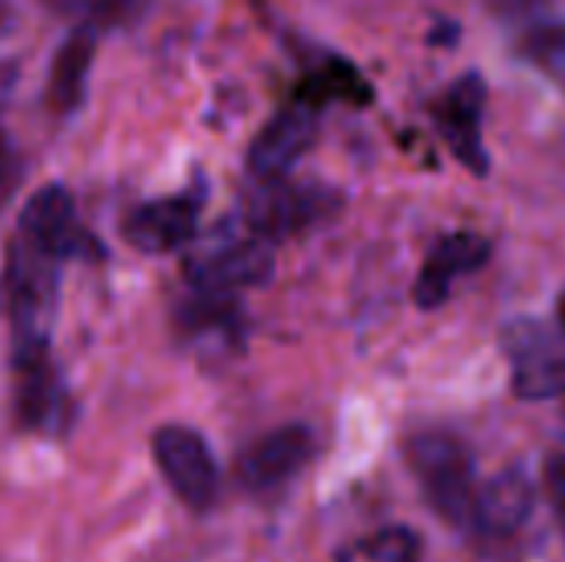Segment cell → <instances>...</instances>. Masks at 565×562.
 Masks as SVG:
<instances>
[{
    "mask_svg": "<svg viewBox=\"0 0 565 562\" xmlns=\"http://www.w3.org/2000/svg\"><path fill=\"white\" fill-rule=\"evenodd\" d=\"M60 298V258L13 238L7 258V301L13 328V361L50 358V335Z\"/></svg>",
    "mask_w": 565,
    "mask_h": 562,
    "instance_id": "1",
    "label": "cell"
},
{
    "mask_svg": "<svg viewBox=\"0 0 565 562\" xmlns=\"http://www.w3.org/2000/svg\"><path fill=\"white\" fill-rule=\"evenodd\" d=\"M407 464L440 520L450 527L473 523L477 513V474L470 450L444 431H424L407 441Z\"/></svg>",
    "mask_w": 565,
    "mask_h": 562,
    "instance_id": "2",
    "label": "cell"
},
{
    "mask_svg": "<svg viewBox=\"0 0 565 562\" xmlns=\"http://www.w3.org/2000/svg\"><path fill=\"white\" fill-rule=\"evenodd\" d=\"M152 457L169 480L172 494L192 507V510H209L218 497V467L212 460L209 444L202 434L182 424H166L152 437Z\"/></svg>",
    "mask_w": 565,
    "mask_h": 562,
    "instance_id": "3",
    "label": "cell"
},
{
    "mask_svg": "<svg viewBox=\"0 0 565 562\" xmlns=\"http://www.w3.org/2000/svg\"><path fill=\"white\" fill-rule=\"evenodd\" d=\"M338 209H341V195L328 185L271 182L252 199L248 225H252L255 238L275 242V238L298 235V232L331 219Z\"/></svg>",
    "mask_w": 565,
    "mask_h": 562,
    "instance_id": "4",
    "label": "cell"
},
{
    "mask_svg": "<svg viewBox=\"0 0 565 562\" xmlns=\"http://www.w3.org/2000/svg\"><path fill=\"white\" fill-rule=\"evenodd\" d=\"M17 238L36 245L40 252L53 255V258H76V255H99L93 235H86L76 222V205L73 195L50 182L43 189H36L17 222Z\"/></svg>",
    "mask_w": 565,
    "mask_h": 562,
    "instance_id": "5",
    "label": "cell"
},
{
    "mask_svg": "<svg viewBox=\"0 0 565 562\" xmlns=\"http://www.w3.org/2000/svg\"><path fill=\"white\" fill-rule=\"evenodd\" d=\"M318 139V109L295 103L281 113H275L262 132L248 146V172L271 185L285 182V176L295 169V162L315 146Z\"/></svg>",
    "mask_w": 565,
    "mask_h": 562,
    "instance_id": "6",
    "label": "cell"
},
{
    "mask_svg": "<svg viewBox=\"0 0 565 562\" xmlns=\"http://www.w3.org/2000/svg\"><path fill=\"white\" fill-rule=\"evenodd\" d=\"M483 109H487V83L477 70L454 79L437 106V126H440L450 152L473 176L490 172V156L483 146Z\"/></svg>",
    "mask_w": 565,
    "mask_h": 562,
    "instance_id": "7",
    "label": "cell"
},
{
    "mask_svg": "<svg viewBox=\"0 0 565 562\" xmlns=\"http://www.w3.org/2000/svg\"><path fill=\"white\" fill-rule=\"evenodd\" d=\"M311 457H315V434L305 424H288L258 437L238 457V480L245 490L265 494L288 484L298 470L308 467Z\"/></svg>",
    "mask_w": 565,
    "mask_h": 562,
    "instance_id": "8",
    "label": "cell"
},
{
    "mask_svg": "<svg viewBox=\"0 0 565 562\" xmlns=\"http://www.w3.org/2000/svg\"><path fill=\"white\" fill-rule=\"evenodd\" d=\"M271 272H275L271 245L252 235V238L228 242L195 258L189 265V282L195 285V291H205V295H232L238 288L268 282Z\"/></svg>",
    "mask_w": 565,
    "mask_h": 562,
    "instance_id": "9",
    "label": "cell"
},
{
    "mask_svg": "<svg viewBox=\"0 0 565 562\" xmlns=\"http://www.w3.org/2000/svg\"><path fill=\"white\" fill-rule=\"evenodd\" d=\"M199 195H166L152 199L129 212L122 222V235L132 248L146 255H166L182 248L199 229Z\"/></svg>",
    "mask_w": 565,
    "mask_h": 562,
    "instance_id": "10",
    "label": "cell"
},
{
    "mask_svg": "<svg viewBox=\"0 0 565 562\" xmlns=\"http://www.w3.org/2000/svg\"><path fill=\"white\" fill-rule=\"evenodd\" d=\"M490 258V242L477 232H454V235H444L420 275H417V285H414V298L420 308H437L450 298L454 291V282L463 278V275H473L483 262Z\"/></svg>",
    "mask_w": 565,
    "mask_h": 562,
    "instance_id": "11",
    "label": "cell"
},
{
    "mask_svg": "<svg viewBox=\"0 0 565 562\" xmlns=\"http://www.w3.org/2000/svg\"><path fill=\"white\" fill-rule=\"evenodd\" d=\"M536 510V484L523 464H510L487 480L477 494L473 523L490 537H513L520 533Z\"/></svg>",
    "mask_w": 565,
    "mask_h": 562,
    "instance_id": "12",
    "label": "cell"
},
{
    "mask_svg": "<svg viewBox=\"0 0 565 562\" xmlns=\"http://www.w3.org/2000/svg\"><path fill=\"white\" fill-rule=\"evenodd\" d=\"M93 60H96V26L83 23V26L70 30V36L56 46V53L50 60L46 103L53 113L70 116L83 106Z\"/></svg>",
    "mask_w": 565,
    "mask_h": 562,
    "instance_id": "13",
    "label": "cell"
},
{
    "mask_svg": "<svg viewBox=\"0 0 565 562\" xmlns=\"http://www.w3.org/2000/svg\"><path fill=\"white\" fill-rule=\"evenodd\" d=\"M17 368V411L26 431H50L66 411V391L50 358L13 361Z\"/></svg>",
    "mask_w": 565,
    "mask_h": 562,
    "instance_id": "14",
    "label": "cell"
},
{
    "mask_svg": "<svg viewBox=\"0 0 565 562\" xmlns=\"http://www.w3.org/2000/svg\"><path fill=\"white\" fill-rule=\"evenodd\" d=\"M513 391L526 401H550L565 394V354L559 351V344L516 361Z\"/></svg>",
    "mask_w": 565,
    "mask_h": 562,
    "instance_id": "15",
    "label": "cell"
},
{
    "mask_svg": "<svg viewBox=\"0 0 565 562\" xmlns=\"http://www.w3.org/2000/svg\"><path fill=\"white\" fill-rule=\"evenodd\" d=\"M523 56L565 96V23H543L523 40Z\"/></svg>",
    "mask_w": 565,
    "mask_h": 562,
    "instance_id": "16",
    "label": "cell"
},
{
    "mask_svg": "<svg viewBox=\"0 0 565 562\" xmlns=\"http://www.w3.org/2000/svg\"><path fill=\"white\" fill-rule=\"evenodd\" d=\"M559 344V338L543 325V321H533V318H520V321H510L503 328V354L516 364L543 348H553Z\"/></svg>",
    "mask_w": 565,
    "mask_h": 562,
    "instance_id": "17",
    "label": "cell"
},
{
    "mask_svg": "<svg viewBox=\"0 0 565 562\" xmlns=\"http://www.w3.org/2000/svg\"><path fill=\"white\" fill-rule=\"evenodd\" d=\"M364 553L374 562H417L420 537L407 527H387L364 543Z\"/></svg>",
    "mask_w": 565,
    "mask_h": 562,
    "instance_id": "18",
    "label": "cell"
},
{
    "mask_svg": "<svg viewBox=\"0 0 565 562\" xmlns=\"http://www.w3.org/2000/svg\"><path fill=\"white\" fill-rule=\"evenodd\" d=\"M20 176H23L20 152H17V146H13V139L7 136V129L0 126V205L17 192Z\"/></svg>",
    "mask_w": 565,
    "mask_h": 562,
    "instance_id": "19",
    "label": "cell"
},
{
    "mask_svg": "<svg viewBox=\"0 0 565 562\" xmlns=\"http://www.w3.org/2000/svg\"><path fill=\"white\" fill-rule=\"evenodd\" d=\"M546 494H550V503L556 510V520L565 527V454H556L546 460Z\"/></svg>",
    "mask_w": 565,
    "mask_h": 562,
    "instance_id": "20",
    "label": "cell"
},
{
    "mask_svg": "<svg viewBox=\"0 0 565 562\" xmlns=\"http://www.w3.org/2000/svg\"><path fill=\"white\" fill-rule=\"evenodd\" d=\"M457 33H460V26H457V23H447V20H444V23H440V26H437V30L430 33V40H434V43H440V46H450L447 40H454Z\"/></svg>",
    "mask_w": 565,
    "mask_h": 562,
    "instance_id": "21",
    "label": "cell"
},
{
    "mask_svg": "<svg viewBox=\"0 0 565 562\" xmlns=\"http://www.w3.org/2000/svg\"><path fill=\"white\" fill-rule=\"evenodd\" d=\"M559 328H563V335H565V291H563V298H559Z\"/></svg>",
    "mask_w": 565,
    "mask_h": 562,
    "instance_id": "22",
    "label": "cell"
}]
</instances>
